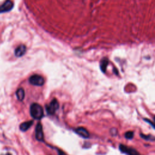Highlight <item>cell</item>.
Here are the masks:
<instances>
[{
  "instance_id": "obj_1",
  "label": "cell",
  "mask_w": 155,
  "mask_h": 155,
  "mask_svg": "<svg viewBox=\"0 0 155 155\" xmlns=\"http://www.w3.org/2000/svg\"><path fill=\"white\" fill-rule=\"evenodd\" d=\"M30 113L31 117L35 119H41L44 116V110L42 107L36 103H33L31 105Z\"/></svg>"
},
{
  "instance_id": "obj_14",
  "label": "cell",
  "mask_w": 155,
  "mask_h": 155,
  "mask_svg": "<svg viewBox=\"0 0 155 155\" xmlns=\"http://www.w3.org/2000/svg\"><path fill=\"white\" fill-rule=\"evenodd\" d=\"M143 120H144L145 121H146L147 122H148L150 125H151L154 128V129L155 130V124H154V123H153V122H151L150 120H148V119H145V118H144Z\"/></svg>"
},
{
  "instance_id": "obj_8",
  "label": "cell",
  "mask_w": 155,
  "mask_h": 155,
  "mask_svg": "<svg viewBox=\"0 0 155 155\" xmlns=\"http://www.w3.org/2000/svg\"><path fill=\"white\" fill-rule=\"evenodd\" d=\"M26 51V47L24 45H20L18 46L15 51V54L16 57H21Z\"/></svg>"
},
{
  "instance_id": "obj_11",
  "label": "cell",
  "mask_w": 155,
  "mask_h": 155,
  "mask_svg": "<svg viewBox=\"0 0 155 155\" xmlns=\"http://www.w3.org/2000/svg\"><path fill=\"white\" fill-rule=\"evenodd\" d=\"M16 96L18 100L19 101H22L24 98L25 96V93H24V90L23 88H19L17 91H16Z\"/></svg>"
},
{
  "instance_id": "obj_12",
  "label": "cell",
  "mask_w": 155,
  "mask_h": 155,
  "mask_svg": "<svg viewBox=\"0 0 155 155\" xmlns=\"http://www.w3.org/2000/svg\"><path fill=\"white\" fill-rule=\"evenodd\" d=\"M140 136L143 139H145L146 140H150V141H154L155 140V137L151 135V134L146 135V134H143L142 133H140Z\"/></svg>"
},
{
  "instance_id": "obj_16",
  "label": "cell",
  "mask_w": 155,
  "mask_h": 155,
  "mask_svg": "<svg viewBox=\"0 0 155 155\" xmlns=\"http://www.w3.org/2000/svg\"><path fill=\"white\" fill-rule=\"evenodd\" d=\"M58 154H59V155H67V154H65L64 152H62V151H60V150L58 151Z\"/></svg>"
},
{
  "instance_id": "obj_4",
  "label": "cell",
  "mask_w": 155,
  "mask_h": 155,
  "mask_svg": "<svg viewBox=\"0 0 155 155\" xmlns=\"http://www.w3.org/2000/svg\"><path fill=\"white\" fill-rule=\"evenodd\" d=\"M59 108V103L56 99H54L48 105L46 106V110L48 114H53Z\"/></svg>"
},
{
  "instance_id": "obj_5",
  "label": "cell",
  "mask_w": 155,
  "mask_h": 155,
  "mask_svg": "<svg viewBox=\"0 0 155 155\" xmlns=\"http://www.w3.org/2000/svg\"><path fill=\"white\" fill-rule=\"evenodd\" d=\"M13 7V2L11 0H6L0 4V13L10 11Z\"/></svg>"
},
{
  "instance_id": "obj_2",
  "label": "cell",
  "mask_w": 155,
  "mask_h": 155,
  "mask_svg": "<svg viewBox=\"0 0 155 155\" xmlns=\"http://www.w3.org/2000/svg\"><path fill=\"white\" fill-rule=\"evenodd\" d=\"M119 149L122 153L127 155H140L136 150L123 144L119 145Z\"/></svg>"
},
{
  "instance_id": "obj_18",
  "label": "cell",
  "mask_w": 155,
  "mask_h": 155,
  "mask_svg": "<svg viewBox=\"0 0 155 155\" xmlns=\"http://www.w3.org/2000/svg\"><path fill=\"white\" fill-rule=\"evenodd\" d=\"M5 155H11V154H10V153H7V154H6Z\"/></svg>"
},
{
  "instance_id": "obj_17",
  "label": "cell",
  "mask_w": 155,
  "mask_h": 155,
  "mask_svg": "<svg viewBox=\"0 0 155 155\" xmlns=\"http://www.w3.org/2000/svg\"><path fill=\"white\" fill-rule=\"evenodd\" d=\"M153 120H154V124H155V116H153Z\"/></svg>"
},
{
  "instance_id": "obj_10",
  "label": "cell",
  "mask_w": 155,
  "mask_h": 155,
  "mask_svg": "<svg viewBox=\"0 0 155 155\" xmlns=\"http://www.w3.org/2000/svg\"><path fill=\"white\" fill-rule=\"evenodd\" d=\"M108 64V59L106 58H103L100 62V68L101 71L103 73H105L106 71V69L107 67V65Z\"/></svg>"
},
{
  "instance_id": "obj_15",
  "label": "cell",
  "mask_w": 155,
  "mask_h": 155,
  "mask_svg": "<svg viewBox=\"0 0 155 155\" xmlns=\"http://www.w3.org/2000/svg\"><path fill=\"white\" fill-rule=\"evenodd\" d=\"M110 132H111V134L113 136H116L117 134V129L115 128H113L111 129L110 130Z\"/></svg>"
},
{
  "instance_id": "obj_6",
  "label": "cell",
  "mask_w": 155,
  "mask_h": 155,
  "mask_svg": "<svg viewBox=\"0 0 155 155\" xmlns=\"http://www.w3.org/2000/svg\"><path fill=\"white\" fill-rule=\"evenodd\" d=\"M36 139L39 141H42L44 139V134L42 130V126L41 123H38L35 128Z\"/></svg>"
},
{
  "instance_id": "obj_13",
  "label": "cell",
  "mask_w": 155,
  "mask_h": 155,
  "mask_svg": "<svg viewBox=\"0 0 155 155\" xmlns=\"http://www.w3.org/2000/svg\"><path fill=\"white\" fill-rule=\"evenodd\" d=\"M124 136H125V137L126 139H131L134 137V133H133V131H127L125 133Z\"/></svg>"
},
{
  "instance_id": "obj_9",
  "label": "cell",
  "mask_w": 155,
  "mask_h": 155,
  "mask_svg": "<svg viewBox=\"0 0 155 155\" xmlns=\"http://www.w3.org/2000/svg\"><path fill=\"white\" fill-rule=\"evenodd\" d=\"M33 123V121H32V120H30V121H27V122L22 123L19 127L20 130L22 131H27L31 126Z\"/></svg>"
},
{
  "instance_id": "obj_7",
  "label": "cell",
  "mask_w": 155,
  "mask_h": 155,
  "mask_svg": "<svg viewBox=\"0 0 155 155\" xmlns=\"http://www.w3.org/2000/svg\"><path fill=\"white\" fill-rule=\"evenodd\" d=\"M74 131L76 132V134H78V135H79L80 136L84 137V138H88L90 136L89 133L88 132V131L83 128V127H79L78 128H76Z\"/></svg>"
},
{
  "instance_id": "obj_3",
  "label": "cell",
  "mask_w": 155,
  "mask_h": 155,
  "mask_svg": "<svg viewBox=\"0 0 155 155\" xmlns=\"http://www.w3.org/2000/svg\"><path fill=\"white\" fill-rule=\"evenodd\" d=\"M29 82L36 86H41L44 84V79L42 76L38 74H34L30 77Z\"/></svg>"
}]
</instances>
